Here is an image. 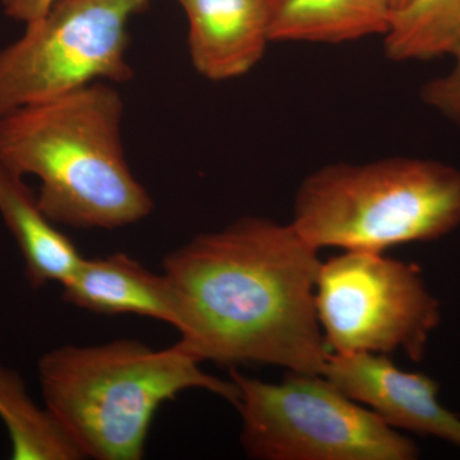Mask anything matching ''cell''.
I'll list each match as a JSON object with an SVG mask.
<instances>
[{"mask_svg": "<svg viewBox=\"0 0 460 460\" xmlns=\"http://www.w3.org/2000/svg\"><path fill=\"white\" fill-rule=\"evenodd\" d=\"M319 252L292 224L263 217H239L172 251L163 272L174 292L177 344L199 362L323 375Z\"/></svg>", "mask_w": 460, "mask_h": 460, "instance_id": "1", "label": "cell"}, {"mask_svg": "<svg viewBox=\"0 0 460 460\" xmlns=\"http://www.w3.org/2000/svg\"><path fill=\"white\" fill-rule=\"evenodd\" d=\"M124 104L117 89L93 83L0 118V162L41 181L36 196L51 222L118 229L153 213L122 141Z\"/></svg>", "mask_w": 460, "mask_h": 460, "instance_id": "2", "label": "cell"}, {"mask_svg": "<svg viewBox=\"0 0 460 460\" xmlns=\"http://www.w3.org/2000/svg\"><path fill=\"white\" fill-rule=\"evenodd\" d=\"M175 343L154 349L135 339L62 345L38 363L44 405L84 459L140 460L157 410L190 389L208 390L237 407L233 380L206 374Z\"/></svg>", "mask_w": 460, "mask_h": 460, "instance_id": "3", "label": "cell"}, {"mask_svg": "<svg viewBox=\"0 0 460 460\" xmlns=\"http://www.w3.org/2000/svg\"><path fill=\"white\" fill-rule=\"evenodd\" d=\"M289 223L317 251L435 241L460 226V169L411 156L323 165L299 184Z\"/></svg>", "mask_w": 460, "mask_h": 460, "instance_id": "4", "label": "cell"}, {"mask_svg": "<svg viewBox=\"0 0 460 460\" xmlns=\"http://www.w3.org/2000/svg\"><path fill=\"white\" fill-rule=\"evenodd\" d=\"M268 383L230 368L241 444L256 460H413L419 447L323 375L288 372Z\"/></svg>", "mask_w": 460, "mask_h": 460, "instance_id": "5", "label": "cell"}, {"mask_svg": "<svg viewBox=\"0 0 460 460\" xmlns=\"http://www.w3.org/2000/svg\"><path fill=\"white\" fill-rule=\"evenodd\" d=\"M151 0H56L0 50V118L93 83H126L128 25Z\"/></svg>", "mask_w": 460, "mask_h": 460, "instance_id": "6", "label": "cell"}, {"mask_svg": "<svg viewBox=\"0 0 460 460\" xmlns=\"http://www.w3.org/2000/svg\"><path fill=\"white\" fill-rule=\"evenodd\" d=\"M317 317L330 353L389 354L422 361L441 323L440 302L414 263L385 252L341 251L321 261Z\"/></svg>", "mask_w": 460, "mask_h": 460, "instance_id": "7", "label": "cell"}, {"mask_svg": "<svg viewBox=\"0 0 460 460\" xmlns=\"http://www.w3.org/2000/svg\"><path fill=\"white\" fill-rule=\"evenodd\" d=\"M323 376L387 425L460 447V419L438 402V385L422 372L396 367L381 354L330 353Z\"/></svg>", "mask_w": 460, "mask_h": 460, "instance_id": "8", "label": "cell"}, {"mask_svg": "<svg viewBox=\"0 0 460 460\" xmlns=\"http://www.w3.org/2000/svg\"><path fill=\"white\" fill-rule=\"evenodd\" d=\"M189 20L190 62L214 83L252 71L271 42L266 0H180Z\"/></svg>", "mask_w": 460, "mask_h": 460, "instance_id": "9", "label": "cell"}, {"mask_svg": "<svg viewBox=\"0 0 460 460\" xmlns=\"http://www.w3.org/2000/svg\"><path fill=\"white\" fill-rule=\"evenodd\" d=\"M63 299L91 314H137L175 328L177 305L168 278L123 252L84 259L62 286Z\"/></svg>", "mask_w": 460, "mask_h": 460, "instance_id": "10", "label": "cell"}, {"mask_svg": "<svg viewBox=\"0 0 460 460\" xmlns=\"http://www.w3.org/2000/svg\"><path fill=\"white\" fill-rule=\"evenodd\" d=\"M0 215L20 248L30 286L35 289L50 283L63 286L84 257L72 239L42 213L23 177L9 171L2 162Z\"/></svg>", "mask_w": 460, "mask_h": 460, "instance_id": "11", "label": "cell"}, {"mask_svg": "<svg viewBox=\"0 0 460 460\" xmlns=\"http://www.w3.org/2000/svg\"><path fill=\"white\" fill-rule=\"evenodd\" d=\"M271 42L339 45L384 36L389 0H266Z\"/></svg>", "mask_w": 460, "mask_h": 460, "instance_id": "12", "label": "cell"}, {"mask_svg": "<svg viewBox=\"0 0 460 460\" xmlns=\"http://www.w3.org/2000/svg\"><path fill=\"white\" fill-rule=\"evenodd\" d=\"M0 420L11 438L13 460H80V447L47 407H40L22 376L0 363Z\"/></svg>", "mask_w": 460, "mask_h": 460, "instance_id": "13", "label": "cell"}, {"mask_svg": "<svg viewBox=\"0 0 460 460\" xmlns=\"http://www.w3.org/2000/svg\"><path fill=\"white\" fill-rule=\"evenodd\" d=\"M383 40L394 62L453 57L460 49V0H405Z\"/></svg>", "mask_w": 460, "mask_h": 460, "instance_id": "14", "label": "cell"}, {"mask_svg": "<svg viewBox=\"0 0 460 460\" xmlns=\"http://www.w3.org/2000/svg\"><path fill=\"white\" fill-rule=\"evenodd\" d=\"M453 57L452 71L423 84L420 99L460 128V49Z\"/></svg>", "mask_w": 460, "mask_h": 460, "instance_id": "15", "label": "cell"}, {"mask_svg": "<svg viewBox=\"0 0 460 460\" xmlns=\"http://www.w3.org/2000/svg\"><path fill=\"white\" fill-rule=\"evenodd\" d=\"M54 2L56 0H0L5 16L25 25L47 13Z\"/></svg>", "mask_w": 460, "mask_h": 460, "instance_id": "16", "label": "cell"}, {"mask_svg": "<svg viewBox=\"0 0 460 460\" xmlns=\"http://www.w3.org/2000/svg\"><path fill=\"white\" fill-rule=\"evenodd\" d=\"M405 0H389L390 5H392L393 11H395L396 8L401 7L402 3H404Z\"/></svg>", "mask_w": 460, "mask_h": 460, "instance_id": "17", "label": "cell"}]
</instances>
